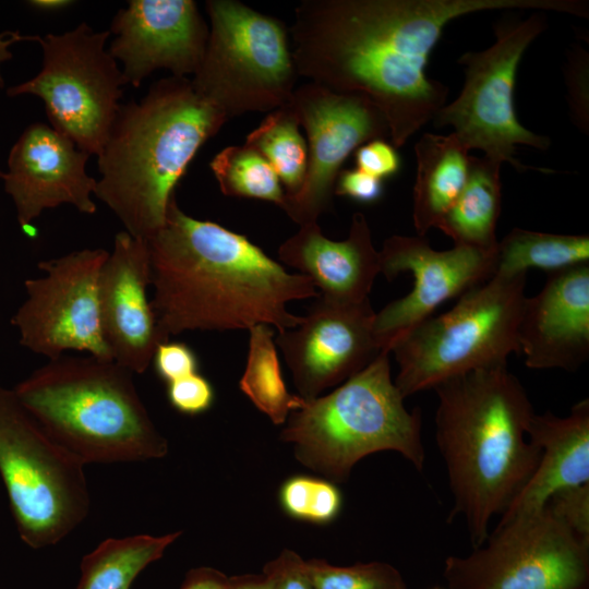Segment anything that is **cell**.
I'll return each instance as SVG.
<instances>
[{
	"instance_id": "cell-41",
	"label": "cell",
	"mask_w": 589,
	"mask_h": 589,
	"mask_svg": "<svg viewBox=\"0 0 589 589\" xmlns=\"http://www.w3.org/2000/svg\"><path fill=\"white\" fill-rule=\"evenodd\" d=\"M24 40H36V36H25L19 31H5L0 33V67L3 62L12 59L10 47ZM4 87V80L0 69V89Z\"/></svg>"
},
{
	"instance_id": "cell-16",
	"label": "cell",
	"mask_w": 589,
	"mask_h": 589,
	"mask_svg": "<svg viewBox=\"0 0 589 589\" xmlns=\"http://www.w3.org/2000/svg\"><path fill=\"white\" fill-rule=\"evenodd\" d=\"M370 299L338 303L317 297L299 325L277 333L275 344L299 396L316 398L366 368L382 351Z\"/></svg>"
},
{
	"instance_id": "cell-36",
	"label": "cell",
	"mask_w": 589,
	"mask_h": 589,
	"mask_svg": "<svg viewBox=\"0 0 589 589\" xmlns=\"http://www.w3.org/2000/svg\"><path fill=\"white\" fill-rule=\"evenodd\" d=\"M263 573L269 577L274 589H315L305 560L289 549L265 564Z\"/></svg>"
},
{
	"instance_id": "cell-28",
	"label": "cell",
	"mask_w": 589,
	"mask_h": 589,
	"mask_svg": "<svg viewBox=\"0 0 589 589\" xmlns=\"http://www.w3.org/2000/svg\"><path fill=\"white\" fill-rule=\"evenodd\" d=\"M245 145L260 153L278 176L286 195L296 194L308 167V145L300 123L290 106L271 111L260 125L248 134Z\"/></svg>"
},
{
	"instance_id": "cell-18",
	"label": "cell",
	"mask_w": 589,
	"mask_h": 589,
	"mask_svg": "<svg viewBox=\"0 0 589 589\" xmlns=\"http://www.w3.org/2000/svg\"><path fill=\"white\" fill-rule=\"evenodd\" d=\"M89 156L51 125H28L9 153L2 179L19 224L28 226L45 209L62 204L94 214L97 207L92 194L97 180L86 172Z\"/></svg>"
},
{
	"instance_id": "cell-17",
	"label": "cell",
	"mask_w": 589,
	"mask_h": 589,
	"mask_svg": "<svg viewBox=\"0 0 589 589\" xmlns=\"http://www.w3.org/2000/svg\"><path fill=\"white\" fill-rule=\"evenodd\" d=\"M110 55L128 84L139 87L154 71L187 77L199 69L209 28L192 0H130L112 19Z\"/></svg>"
},
{
	"instance_id": "cell-38",
	"label": "cell",
	"mask_w": 589,
	"mask_h": 589,
	"mask_svg": "<svg viewBox=\"0 0 589 589\" xmlns=\"http://www.w3.org/2000/svg\"><path fill=\"white\" fill-rule=\"evenodd\" d=\"M383 192V180L358 168L340 170L334 188V194L365 204L378 201Z\"/></svg>"
},
{
	"instance_id": "cell-27",
	"label": "cell",
	"mask_w": 589,
	"mask_h": 589,
	"mask_svg": "<svg viewBox=\"0 0 589 589\" xmlns=\"http://www.w3.org/2000/svg\"><path fill=\"white\" fill-rule=\"evenodd\" d=\"M249 349L239 387L274 424H283L305 399L288 392L283 377L273 327L259 324L249 329Z\"/></svg>"
},
{
	"instance_id": "cell-14",
	"label": "cell",
	"mask_w": 589,
	"mask_h": 589,
	"mask_svg": "<svg viewBox=\"0 0 589 589\" xmlns=\"http://www.w3.org/2000/svg\"><path fill=\"white\" fill-rule=\"evenodd\" d=\"M305 130L308 167L300 190L280 208L299 226L317 223L332 205L340 168L348 156L372 140L389 137L383 113L365 97L314 82L297 87L288 103Z\"/></svg>"
},
{
	"instance_id": "cell-5",
	"label": "cell",
	"mask_w": 589,
	"mask_h": 589,
	"mask_svg": "<svg viewBox=\"0 0 589 589\" xmlns=\"http://www.w3.org/2000/svg\"><path fill=\"white\" fill-rule=\"evenodd\" d=\"M13 390L44 430L84 465L146 461L168 453L133 373L112 360L63 354Z\"/></svg>"
},
{
	"instance_id": "cell-35",
	"label": "cell",
	"mask_w": 589,
	"mask_h": 589,
	"mask_svg": "<svg viewBox=\"0 0 589 589\" xmlns=\"http://www.w3.org/2000/svg\"><path fill=\"white\" fill-rule=\"evenodd\" d=\"M152 363L157 376L166 384L199 372L194 350L181 341H164L154 352Z\"/></svg>"
},
{
	"instance_id": "cell-1",
	"label": "cell",
	"mask_w": 589,
	"mask_h": 589,
	"mask_svg": "<svg viewBox=\"0 0 589 589\" xmlns=\"http://www.w3.org/2000/svg\"><path fill=\"white\" fill-rule=\"evenodd\" d=\"M516 10L589 16L587 0H303L291 53L298 75L369 99L398 148L446 104L448 87L426 74L444 27L474 12Z\"/></svg>"
},
{
	"instance_id": "cell-2",
	"label": "cell",
	"mask_w": 589,
	"mask_h": 589,
	"mask_svg": "<svg viewBox=\"0 0 589 589\" xmlns=\"http://www.w3.org/2000/svg\"><path fill=\"white\" fill-rule=\"evenodd\" d=\"M151 300L167 339L187 330L250 329L283 333L302 316L293 300L317 298L306 276L288 273L245 236L185 214L171 200L166 223L148 241Z\"/></svg>"
},
{
	"instance_id": "cell-33",
	"label": "cell",
	"mask_w": 589,
	"mask_h": 589,
	"mask_svg": "<svg viewBox=\"0 0 589 589\" xmlns=\"http://www.w3.org/2000/svg\"><path fill=\"white\" fill-rule=\"evenodd\" d=\"M545 505L573 533L589 543V483L562 490Z\"/></svg>"
},
{
	"instance_id": "cell-37",
	"label": "cell",
	"mask_w": 589,
	"mask_h": 589,
	"mask_svg": "<svg viewBox=\"0 0 589 589\" xmlns=\"http://www.w3.org/2000/svg\"><path fill=\"white\" fill-rule=\"evenodd\" d=\"M356 168L377 179L394 176L400 169L401 159L392 143L372 140L354 152Z\"/></svg>"
},
{
	"instance_id": "cell-6",
	"label": "cell",
	"mask_w": 589,
	"mask_h": 589,
	"mask_svg": "<svg viewBox=\"0 0 589 589\" xmlns=\"http://www.w3.org/2000/svg\"><path fill=\"white\" fill-rule=\"evenodd\" d=\"M390 376L389 352L327 395L305 400L286 420L280 438L305 467L338 483L362 458L400 454L418 471L425 462L420 408L407 410Z\"/></svg>"
},
{
	"instance_id": "cell-34",
	"label": "cell",
	"mask_w": 589,
	"mask_h": 589,
	"mask_svg": "<svg viewBox=\"0 0 589 589\" xmlns=\"http://www.w3.org/2000/svg\"><path fill=\"white\" fill-rule=\"evenodd\" d=\"M166 385L167 399L170 406L182 414H201L211 409L214 404V387L200 372Z\"/></svg>"
},
{
	"instance_id": "cell-23",
	"label": "cell",
	"mask_w": 589,
	"mask_h": 589,
	"mask_svg": "<svg viewBox=\"0 0 589 589\" xmlns=\"http://www.w3.org/2000/svg\"><path fill=\"white\" fill-rule=\"evenodd\" d=\"M412 220L420 237L436 228L460 194L468 176L469 151L452 132L424 133L414 144Z\"/></svg>"
},
{
	"instance_id": "cell-43",
	"label": "cell",
	"mask_w": 589,
	"mask_h": 589,
	"mask_svg": "<svg viewBox=\"0 0 589 589\" xmlns=\"http://www.w3.org/2000/svg\"><path fill=\"white\" fill-rule=\"evenodd\" d=\"M4 172L0 169V179H3Z\"/></svg>"
},
{
	"instance_id": "cell-42",
	"label": "cell",
	"mask_w": 589,
	"mask_h": 589,
	"mask_svg": "<svg viewBox=\"0 0 589 589\" xmlns=\"http://www.w3.org/2000/svg\"><path fill=\"white\" fill-rule=\"evenodd\" d=\"M28 5L37 11L55 12L73 4L70 0H32L27 1Z\"/></svg>"
},
{
	"instance_id": "cell-26",
	"label": "cell",
	"mask_w": 589,
	"mask_h": 589,
	"mask_svg": "<svg viewBox=\"0 0 589 589\" xmlns=\"http://www.w3.org/2000/svg\"><path fill=\"white\" fill-rule=\"evenodd\" d=\"M584 264H589L587 235H557L514 228L496 247L495 274H527L530 268L552 274Z\"/></svg>"
},
{
	"instance_id": "cell-20",
	"label": "cell",
	"mask_w": 589,
	"mask_h": 589,
	"mask_svg": "<svg viewBox=\"0 0 589 589\" xmlns=\"http://www.w3.org/2000/svg\"><path fill=\"white\" fill-rule=\"evenodd\" d=\"M520 352L534 370L577 371L589 358V264L549 275L525 301L518 328Z\"/></svg>"
},
{
	"instance_id": "cell-3",
	"label": "cell",
	"mask_w": 589,
	"mask_h": 589,
	"mask_svg": "<svg viewBox=\"0 0 589 589\" xmlns=\"http://www.w3.org/2000/svg\"><path fill=\"white\" fill-rule=\"evenodd\" d=\"M433 389L435 442L453 498L449 518H464L474 549L538 466L540 449L527 434L536 412L507 366L472 371Z\"/></svg>"
},
{
	"instance_id": "cell-22",
	"label": "cell",
	"mask_w": 589,
	"mask_h": 589,
	"mask_svg": "<svg viewBox=\"0 0 589 589\" xmlns=\"http://www.w3.org/2000/svg\"><path fill=\"white\" fill-rule=\"evenodd\" d=\"M527 434L540 449V459L498 522L542 508L562 490L589 483L588 398L576 402L565 417L551 411L534 413Z\"/></svg>"
},
{
	"instance_id": "cell-9",
	"label": "cell",
	"mask_w": 589,
	"mask_h": 589,
	"mask_svg": "<svg viewBox=\"0 0 589 589\" xmlns=\"http://www.w3.org/2000/svg\"><path fill=\"white\" fill-rule=\"evenodd\" d=\"M209 34L191 79L195 92L230 118L289 103L299 76L283 23L237 0H208Z\"/></svg>"
},
{
	"instance_id": "cell-31",
	"label": "cell",
	"mask_w": 589,
	"mask_h": 589,
	"mask_svg": "<svg viewBox=\"0 0 589 589\" xmlns=\"http://www.w3.org/2000/svg\"><path fill=\"white\" fill-rule=\"evenodd\" d=\"M305 563L315 589H408L401 573L385 562L337 566L310 558Z\"/></svg>"
},
{
	"instance_id": "cell-19",
	"label": "cell",
	"mask_w": 589,
	"mask_h": 589,
	"mask_svg": "<svg viewBox=\"0 0 589 589\" xmlns=\"http://www.w3.org/2000/svg\"><path fill=\"white\" fill-rule=\"evenodd\" d=\"M151 281L147 241L118 232L99 277L100 324L112 361L133 374L144 373L157 346L169 340L147 296Z\"/></svg>"
},
{
	"instance_id": "cell-25",
	"label": "cell",
	"mask_w": 589,
	"mask_h": 589,
	"mask_svg": "<svg viewBox=\"0 0 589 589\" xmlns=\"http://www.w3.org/2000/svg\"><path fill=\"white\" fill-rule=\"evenodd\" d=\"M181 531L164 536L108 538L84 555L76 589H130L135 578L161 558Z\"/></svg>"
},
{
	"instance_id": "cell-32",
	"label": "cell",
	"mask_w": 589,
	"mask_h": 589,
	"mask_svg": "<svg viewBox=\"0 0 589 589\" xmlns=\"http://www.w3.org/2000/svg\"><path fill=\"white\" fill-rule=\"evenodd\" d=\"M565 80L567 104L574 124L582 132L589 133V56L576 46L567 58Z\"/></svg>"
},
{
	"instance_id": "cell-30",
	"label": "cell",
	"mask_w": 589,
	"mask_h": 589,
	"mask_svg": "<svg viewBox=\"0 0 589 589\" xmlns=\"http://www.w3.org/2000/svg\"><path fill=\"white\" fill-rule=\"evenodd\" d=\"M278 500L289 517L315 525L330 524L342 507V495L336 483L305 474L286 479Z\"/></svg>"
},
{
	"instance_id": "cell-15",
	"label": "cell",
	"mask_w": 589,
	"mask_h": 589,
	"mask_svg": "<svg viewBox=\"0 0 589 589\" xmlns=\"http://www.w3.org/2000/svg\"><path fill=\"white\" fill-rule=\"evenodd\" d=\"M380 252L381 273L392 280L400 273L413 277L412 290L375 313L374 334L381 351L392 347L412 328L433 316L445 301L460 297L495 274L496 249L454 245L434 250L424 237L392 236Z\"/></svg>"
},
{
	"instance_id": "cell-39",
	"label": "cell",
	"mask_w": 589,
	"mask_h": 589,
	"mask_svg": "<svg viewBox=\"0 0 589 589\" xmlns=\"http://www.w3.org/2000/svg\"><path fill=\"white\" fill-rule=\"evenodd\" d=\"M229 577L223 572L207 566L188 572L180 589H228Z\"/></svg>"
},
{
	"instance_id": "cell-4",
	"label": "cell",
	"mask_w": 589,
	"mask_h": 589,
	"mask_svg": "<svg viewBox=\"0 0 589 589\" xmlns=\"http://www.w3.org/2000/svg\"><path fill=\"white\" fill-rule=\"evenodd\" d=\"M227 121L195 92L191 79L156 81L140 101L120 105L97 155L100 178L94 195L128 233L148 241L164 227L191 160Z\"/></svg>"
},
{
	"instance_id": "cell-8",
	"label": "cell",
	"mask_w": 589,
	"mask_h": 589,
	"mask_svg": "<svg viewBox=\"0 0 589 589\" xmlns=\"http://www.w3.org/2000/svg\"><path fill=\"white\" fill-rule=\"evenodd\" d=\"M85 465L56 442L13 389L0 385V477L21 540L55 545L87 517Z\"/></svg>"
},
{
	"instance_id": "cell-44",
	"label": "cell",
	"mask_w": 589,
	"mask_h": 589,
	"mask_svg": "<svg viewBox=\"0 0 589 589\" xmlns=\"http://www.w3.org/2000/svg\"><path fill=\"white\" fill-rule=\"evenodd\" d=\"M434 589H440V588H434Z\"/></svg>"
},
{
	"instance_id": "cell-40",
	"label": "cell",
	"mask_w": 589,
	"mask_h": 589,
	"mask_svg": "<svg viewBox=\"0 0 589 589\" xmlns=\"http://www.w3.org/2000/svg\"><path fill=\"white\" fill-rule=\"evenodd\" d=\"M228 589H274V586L269 577L262 572L229 577Z\"/></svg>"
},
{
	"instance_id": "cell-11",
	"label": "cell",
	"mask_w": 589,
	"mask_h": 589,
	"mask_svg": "<svg viewBox=\"0 0 589 589\" xmlns=\"http://www.w3.org/2000/svg\"><path fill=\"white\" fill-rule=\"evenodd\" d=\"M110 35L82 22L63 34L36 36L43 49L40 71L7 89L10 97H39L50 125L89 155L100 153L128 84L106 49Z\"/></svg>"
},
{
	"instance_id": "cell-21",
	"label": "cell",
	"mask_w": 589,
	"mask_h": 589,
	"mask_svg": "<svg viewBox=\"0 0 589 589\" xmlns=\"http://www.w3.org/2000/svg\"><path fill=\"white\" fill-rule=\"evenodd\" d=\"M278 256L310 278L318 297L338 303L369 299L381 273L380 252L373 245L365 216L359 212L351 217L346 239H328L317 223L305 224L280 244Z\"/></svg>"
},
{
	"instance_id": "cell-7",
	"label": "cell",
	"mask_w": 589,
	"mask_h": 589,
	"mask_svg": "<svg viewBox=\"0 0 589 589\" xmlns=\"http://www.w3.org/2000/svg\"><path fill=\"white\" fill-rule=\"evenodd\" d=\"M527 274H495L459 297L447 312L431 316L390 349L404 398L472 371L506 368L520 352L518 328Z\"/></svg>"
},
{
	"instance_id": "cell-10",
	"label": "cell",
	"mask_w": 589,
	"mask_h": 589,
	"mask_svg": "<svg viewBox=\"0 0 589 589\" xmlns=\"http://www.w3.org/2000/svg\"><path fill=\"white\" fill-rule=\"evenodd\" d=\"M544 28V12L539 11L526 19L507 16L498 21L494 26L495 40L489 48L459 57L458 63L465 71L464 86L457 98L435 115L434 127H452L469 152L480 149L483 156L502 165L507 163L516 171L554 172L515 158L517 145L540 151L551 146L549 136L534 133L518 121L514 106L519 62Z\"/></svg>"
},
{
	"instance_id": "cell-29",
	"label": "cell",
	"mask_w": 589,
	"mask_h": 589,
	"mask_svg": "<svg viewBox=\"0 0 589 589\" xmlns=\"http://www.w3.org/2000/svg\"><path fill=\"white\" fill-rule=\"evenodd\" d=\"M209 168L227 196L262 200L279 207L284 203L286 193L278 176L260 153L245 144L221 149Z\"/></svg>"
},
{
	"instance_id": "cell-12",
	"label": "cell",
	"mask_w": 589,
	"mask_h": 589,
	"mask_svg": "<svg viewBox=\"0 0 589 589\" xmlns=\"http://www.w3.org/2000/svg\"><path fill=\"white\" fill-rule=\"evenodd\" d=\"M447 589H588L589 543L544 505L497 522L484 543L444 561Z\"/></svg>"
},
{
	"instance_id": "cell-24",
	"label": "cell",
	"mask_w": 589,
	"mask_h": 589,
	"mask_svg": "<svg viewBox=\"0 0 589 589\" xmlns=\"http://www.w3.org/2000/svg\"><path fill=\"white\" fill-rule=\"evenodd\" d=\"M502 164L470 155L466 183L436 228L455 245L493 251L502 204Z\"/></svg>"
},
{
	"instance_id": "cell-13",
	"label": "cell",
	"mask_w": 589,
	"mask_h": 589,
	"mask_svg": "<svg viewBox=\"0 0 589 589\" xmlns=\"http://www.w3.org/2000/svg\"><path fill=\"white\" fill-rule=\"evenodd\" d=\"M108 254L83 249L38 263L45 275L24 281L26 299L11 318L23 347L48 359L75 350L112 360L99 312V277Z\"/></svg>"
}]
</instances>
